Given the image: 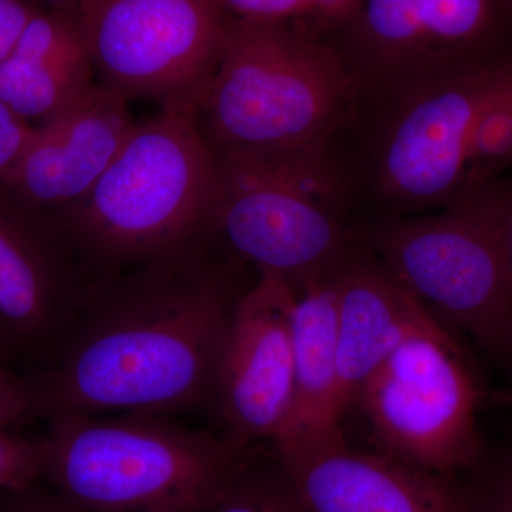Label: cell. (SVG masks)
<instances>
[{"label":"cell","instance_id":"obj_1","mask_svg":"<svg viewBox=\"0 0 512 512\" xmlns=\"http://www.w3.org/2000/svg\"><path fill=\"white\" fill-rule=\"evenodd\" d=\"M239 296L192 248L146 264L93 303L35 383L37 416L171 417L212 402Z\"/></svg>","mask_w":512,"mask_h":512},{"label":"cell","instance_id":"obj_2","mask_svg":"<svg viewBox=\"0 0 512 512\" xmlns=\"http://www.w3.org/2000/svg\"><path fill=\"white\" fill-rule=\"evenodd\" d=\"M47 421L43 476L79 512H208L238 470L242 448L168 416Z\"/></svg>","mask_w":512,"mask_h":512},{"label":"cell","instance_id":"obj_3","mask_svg":"<svg viewBox=\"0 0 512 512\" xmlns=\"http://www.w3.org/2000/svg\"><path fill=\"white\" fill-rule=\"evenodd\" d=\"M217 177V154L197 114L161 109L134 124L89 194L63 212L66 227L104 261L171 258L191 249L211 220Z\"/></svg>","mask_w":512,"mask_h":512},{"label":"cell","instance_id":"obj_4","mask_svg":"<svg viewBox=\"0 0 512 512\" xmlns=\"http://www.w3.org/2000/svg\"><path fill=\"white\" fill-rule=\"evenodd\" d=\"M350 92L335 53L285 22L231 20L197 121L215 153L325 143Z\"/></svg>","mask_w":512,"mask_h":512},{"label":"cell","instance_id":"obj_5","mask_svg":"<svg viewBox=\"0 0 512 512\" xmlns=\"http://www.w3.org/2000/svg\"><path fill=\"white\" fill-rule=\"evenodd\" d=\"M512 181L497 178L444 214L384 229L387 271L436 306L483 348L512 360V288L501 248V218Z\"/></svg>","mask_w":512,"mask_h":512},{"label":"cell","instance_id":"obj_6","mask_svg":"<svg viewBox=\"0 0 512 512\" xmlns=\"http://www.w3.org/2000/svg\"><path fill=\"white\" fill-rule=\"evenodd\" d=\"M323 146L215 153L218 177L211 220L259 272L295 285L320 276L340 244L338 188Z\"/></svg>","mask_w":512,"mask_h":512},{"label":"cell","instance_id":"obj_7","mask_svg":"<svg viewBox=\"0 0 512 512\" xmlns=\"http://www.w3.org/2000/svg\"><path fill=\"white\" fill-rule=\"evenodd\" d=\"M100 84L197 114L231 20L215 0H76Z\"/></svg>","mask_w":512,"mask_h":512},{"label":"cell","instance_id":"obj_8","mask_svg":"<svg viewBox=\"0 0 512 512\" xmlns=\"http://www.w3.org/2000/svg\"><path fill=\"white\" fill-rule=\"evenodd\" d=\"M373 433L390 457L447 476L480 454V389L457 343L437 328L407 339L363 384Z\"/></svg>","mask_w":512,"mask_h":512},{"label":"cell","instance_id":"obj_9","mask_svg":"<svg viewBox=\"0 0 512 512\" xmlns=\"http://www.w3.org/2000/svg\"><path fill=\"white\" fill-rule=\"evenodd\" d=\"M512 70V49L450 67L412 94L384 134L379 184L409 205L461 198L481 111Z\"/></svg>","mask_w":512,"mask_h":512},{"label":"cell","instance_id":"obj_10","mask_svg":"<svg viewBox=\"0 0 512 512\" xmlns=\"http://www.w3.org/2000/svg\"><path fill=\"white\" fill-rule=\"evenodd\" d=\"M298 288L288 279L259 272L241 293L217 370L212 402L225 437L239 448L274 444L284 429L293 392V308Z\"/></svg>","mask_w":512,"mask_h":512},{"label":"cell","instance_id":"obj_11","mask_svg":"<svg viewBox=\"0 0 512 512\" xmlns=\"http://www.w3.org/2000/svg\"><path fill=\"white\" fill-rule=\"evenodd\" d=\"M128 100L96 83L33 126L5 191L32 207L67 211L83 200L133 130Z\"/></svg>","mask_w":512,"mask_h":512},{"label":"cell","instance_id":"obj_12","mask_svg":"<svg viewBox=\"0 0 512 512\" xmlns=\"http://www.w3.org/2000/svg\"><path fill=\"white\" fill-rule=\"evenodd\" d=\"M305 512H474V491L348 446L284 466Z\"/></svg>","mask_w":512,"mask_h":512},{"label":"cell","instance_id":"obj_13","mask_svg":"<svg viewBox=\"0 0 512 512\" xmlns=\"http://www.w3.org/2000/svg\"><path fill=\"white\" fill-rule=\"evenodd\" d=\"M298 288V286H296ZM335 278L303 282L293 308V392L274 447L282 466L346 446L336 343Z\"/></svg>","mask_w":512,"mask_h":512},{"label":"cell","instance_id":"obj_14","mask_svg":"<svg viewBox=\"0 0 512 512\" xmlns=\"http://www.w3.org/2000/svg\"><path fill=\"white\" fill-rule=\"evenodd\" d=\"M335 278L336 343L343 409L394 350L419 333L440 328L424 303L387 268L355 261Z\"/></svg>","mask_w":512,"mask_h":512},{"label":"cell","instance_id":"obj_15","mask_svg":"<svg viewBox=\"0 0 512 512\" xmlns=\"http://www.w3.org/2000/svg\"><path fill=\"white\" fill-rule=\"evenodd\" d=\"M64 311L52 252L29 225L0 208V328L42 342L62 325Z\"/></svg>","mask_w":512,"mask_h":512},{"label":"cell","instance_id":"obj_16","mask_svg":"<svg viewBox=\"0 0 512 512\" xmlns=\"http://www.w3.org/2000/svg\"><path fill=\"white\" fill-rule=\"evenodd\" d=\"M89 56L74 59H22L0 63V99L30 124L55 116L96 84Z\"/></svg>","mask_w":512,"mask_h":512},{"label":"cell","instance_id":"obj_17","mask_svg":"<svg viewBox=\"0 0 512 512\" xmlns=\"http://www.w3.org/2000/svg\"><path fill=\"white\" fill-rule=\"evenodd\" d=\"M431 45L456 64L505 52L512 28L508 0H414Z\"/></svg>","mask_w":512,"mask_h":512},{"label":"cell","instance_id":"obj_18","mask_svg":"<svg viewBox=\"0 0 512 512\" xmlns=\"http://www.w3.org/2000/svg\"><path fill=\"white\" fill-rule=\"evenodd\" d=\"M511 167L512 70L478 117L468 148L461 198L493 183Z\"/></svg>","mask_w":512,"mask_h":512},{"label":"cell","instance_id":"obj_19","mask_svg":"<svg viewBox=\"0 0 512 512\" xmlns=\"http://www.w3.org/2000/svg\"><path fill=\"white\" fill-rule=\"evenodd\" d=\"M362 19L367 35L384 55L406 60L430 49L414 0H363Z\"/></svg>","mask_w":512,"mask_h":512},{"label":"cell","instance_id":"obj_20","mask_svg":"<svg viewBox=\"0 0 512 512\" xmlns=\"http://www.w3.org/2000/svg\"><path fill=\"white\" fill-rule=\"evenodd\" d=\"M43 439H28L0 429V493H23L43 476Z\"/></svg>","mask_w":512,"mask_h":512},{"label":"cell","instance_id":"obj_21","mask_svg":"<svg viewBox=\"0 0 512 512\" xmlns=\"http://www.w3.org/2000/svg\"><path fill=\"white\" fill-rule=\"evenodd\" d=\"M208 512H305L295 491L266 483H242L238 470Z\"/></svg>","mask_w":512,"mask_h":512},{"label":"cell","instance_id":"obj_22","mask_svg":"<svg viewBox=\"0 0 512 512\" xmlns=\"http://www.w3.org/2000/svg\"><path fill=\"white\" fill-rule=\"evenodd\" d=\"M32 416H37L35 383L26 382L0 365V429H9Z\"/></svg>","mask_w":512,"mask_h":512},{"label":"cell","instance_id":"obj_23","mask_svg":"<svg viewBox=\"0 0 512 512\" xmlns=\"http://www.w3.org/2000/svg\"><path fill=\"white\" fill-rule=\"evenodd\" d=\"M222 12L245 22H285L309 12V0H215Z\"/></svg>","mask_w":512,"mask_h":512},{"label":"cell","instance_id":"obj_24","mask_svg":"<svg viewBox=\"0 0 512 512\" xmlns=\"http://www.w3.org/2000/svg\"><path fill=\"white\" fill-rule=\"evenodd\" d=\"M33 126L0 99V191H5L9 174L28 144Z\"/></svg>","mask_w":512,"mask_h":512},{"label":"cell","instance_id":"obj_25","mask_svg":"<svg viewBox=\"0 0 512 512\" xmlns=\"http://www.w3.org/2000/svg\"><path fill=\"white\" fill-rule=\"evenodd\" d=\"M39 9L30 0H0V63L12 55L23 30Z\"/></svg>","mask_w":512,"mask_h":512},{"label":"cell","instance_id":"obj_26","mask_svg":"<svg viewBox=\"0 0 512 512\" xmlns=\"http://www.w3.org/2000/svg\"><path fill=\"white\" fill-rule=\"evenodd\" d=\"M474 512H512V474L498 481L487 493L474 491Z\"/></svg>","mask_w":512,"mask_h":512},{"label":"cell","instance_id":"obj_27","mask_svg":"<svg viewBox=\"0 0 512 512\" xmlns=\"http://www.w3.org/2000/svg\"><path fill=\"white\" fill-rule=\"evenodd\" d=\"M501 248H503L505 269H507L512 288V190L501 218Z\"/></svg>","mask_w":512,"mask_h":512},{"label":"cell","instance_id":"obj_28","mask_svg":"<svg viewBox=\"0 0 512 512\" xmlns=\"http://www.w3.org/2000/svg\"><path fill=\"white\" fill-rule=\"evenodd\" d=\"M359 0H309V10L328 18H343L355 9Z\"/></svg>","mask_w":512,"mask_h":512},{"label":"cell","instance_id":"obj_29","mask_svg":"<svg viewBox=\"0 0 512 512\" xmlns=\"http://www.w3.org/2000/svg\"><path fill=\"white\" fill-rule=\"evenodd\" d=\"M9 512H79L64 503V501L56 500H26L16 505Z\"/></svg>","mask_w":512,"mask_h":512},{"label":"cell","instance_id":"obj_30","mask_svg":"<svg viewBox=\"0 0 512 512\" xmlns=\"http://www.w3.org/2000/svg\"><path fill=\"white\" fill-rule=\"evenodd\" d=\"M30 2L37 3H47L50 8H59V9H73L74 5H76V0H30Z\"/></svg>","mask_w":512,"mask_h":512},{"label":"cell","instance_id":"obj_31","mask_svg":"<svg viewBox=\"0 0 512 512\" xmlns=\"http://www.w3.org/2000/svg\"><path fill=\"white\" fill-rule=\"evenodd\" d=\"M495 402L500 404H507V406H512V390H507V392H498L493 396Z\"/></svg>","mask_w":512,"mask_h":512},{"label":"cell","instance_id":"obj_32","mask_svg":"<svg viewBox=\"0 0 512 512\" xmlns=\"http://www.w3.org/2000/svg\"><path fill=\"white\" fill-rule=\"evenodd\" d=\"M508 5H510V8L512 9V0H508Z\"/></svg>","mask_w":512,"mask_h":512},{"label":"cell","instance_id":"obj_33","mask_svg":"<svg viewBox=\"0 0 512 512\" xmlns=\"http://www.w3.org/2000/svg\"><path fill=\"white\" fill-rule=\"evenodd\" d=\"M511 345H512V330H511Z\"/></svg>","mask_w":512,"mask_h":512}]
</instances>
